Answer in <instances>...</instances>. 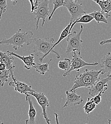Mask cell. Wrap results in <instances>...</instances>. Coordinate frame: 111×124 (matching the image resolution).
<instances>
[{"label":"cell","instance_id":"cell-35","mask_svg":"<svg viewBox=\"0 0 111 124\" xmlns=\"http://www.w3.org/2000/svg\"><path fill=\"white\" fill-rule=\"evenodd\" d=\"M109 17H110V16H111V15H109Z\"/></svg>","mask_w":111,"mask_h":124},{"label":"cell","instance_id":"cell-9","mask_svg":"<svg viewBox=\"0 0 111 124\" xmlns=\"http://www.w3.org/2000/svg\"><path fill=\"white\" fill-rule=\"evenodd\" d=\"M111 81V76H107L105 78L99 80L93 86L89 88V95L94 97L102 91H106L108 89V83Z\"/></svg>","mask_w":111,"mask_h":124},{"label":"cell","instance_id":"cell-33","mask_svg":"<svg viewBox=\"0 0 111 124\" xmlns=\"http://www.w3.org/2000/svg\"><path fill=\"white\" fill-rule=\"evenodd\" d=\"M73 0L76 2H78L79 1V0Z\"/></svg>","mask_w":111,"mask_h":124},{"label":"cell","instance_id":"cell-17","mask_svg":"<svg viewBox=\"0 0 111 124\" xmlns=\"http://www.w3.org/2000/svg\"><path fill=\"white\" fill-rule=\"evenodd\" d=\"M96 3L101 8V12L105 14L109 17L108 14L111 12V0H92Z\"/></svg>","mask_w":111,"mask_h":124},{"label":"cell","instance_id":"cell-20","mask_svg":"<svg viewBox=\"0 0 111 124\" xmlns=\"http://www.w3.org/2000/svg\"><path fill=\"white\" fill-rule=\"evenodd\" d=\"M94 19V17L90 15L89 14H85L84 15L81 16L75 22L73 23L72 24L70 28V31L71 32V30L74 27L76 24L78 23H88L91 22Z\"/></svg>","mask_w":111,"mask_h":124},{"label":"cell","instance_id":"cell-27","mask_svg":"<svg viewBox=\"0 0 111 124\" xmlns=\"http://www.w3.org/2000/svg\"><path fill=\"white\" fill-rule=\"evenodd\" d=\"M29 1L31 5V13H33L39 5V0H36L35 2L34 1V0H29Z\"/></svg>","mask_w":111,"mask_h":124},{"label":"cell","instance_id":"cell-30","mask_svg":"<svg viewBox=\"0 0 111 124\" xmlns=\"http://www.w3.org/2000/svg\"><path fill=\"white\" fill-rule=\"evenodd\" d=\"M54 115H55V119H56V124H60L59 122V115H58V114L56 113H54Z\"/></svg>","mask_w":111,"mask_h":124},{"label":"cell","instance_id":"cell-11","mask_svg":"<svg viewBox=\"0 0 111 124\" xmlns=\"http://www.w3.org/2000/svg\"><path fill=\"white\" fill-rule=\"evenodd\" d=\"M14 58L13 56L10 55L7 52L4 53L0 50V62L4 63L7 66V69L9 70L12 74V78L13 81L15 80L16 78L14 75V71L15 68L13 64Z\"/></svg>","mask_w":111,"mask_h":124},{"label":"cell","instance_id":"cell-16","mask_svg":"<svg viewBox=\"0 0 111 124\" xmlns=\"http://www.w3.org/2000/svg\"><path fill=\"white\" fill-rule=\"evenodd\" d=\"M72 23L70 22V23L66 26V27L62 31L59 39L58 40V41L54 44L51 50V52H52L53 53L55 54L56 55L57 58L58 59H59L60 58V56L59 54V53H57L56 51H54L53 50V49L55 48V47L57 46L58 45H59L62 40H63L65 38H66L68 36V35H69V34L71 32L70 31V28H71V26L72 25Z\"/></svg>","mask_w":111,"mask_h":124},{"label":"cell","instance_id":"cell-8","mask_svg":"<svg viewBox=\"0 0 111 124\" xmlns=\"http://www.w3.org/2000/svg\"><path fill=\"white\" fill-rule=\"evenodd\" d=\"M34 96L37 100L38 104L42 109V115L43 116L45 119L48 117L47 109L49 107V101L45 94L42 92H37L33 90L28 93V95Z\"/></svg>","mask_w":111,"mask_h":124},{"label":"cell","instance_id":"cell-18","mask_svg":"<svg viewBox=\"0 0 111 124\" xmlns=\"http://www.w3.org/2000/svg\"><path fill=\"white\" fill-rule=\"evenodd\" d=\"M89 14L94 17V19L97 23H103L106 24L108 23L107 18L108 17L105 14L102 12L101 11H95Z\"/></svg>","mask_w":111,"mask_h":124},{"label":"cell","instance_id":"cell-13","mask_svg":"<svg viewBox=\"0 0 111 124\" xmlns=\"http://www.w3.org/2000/svg\"><path fill=\"white\" fill-rule=\"evenodd\" d=\"M7 53L10 55H12L20 59L24 63V67L27 70H30L32 68H33L34 65L36 64L35 62V54H31L28 56L20 55L14 52L7 51Z\"/></svg>","mask_w":111,"mask_h":124},{"label":"cell","instance_id":"cell-14","mask_svg":"<svg viewBox=\"0 0 111 124\" xmlns=\"http://www.w3.org/2000/svg\"><path fill=\"white\" fill-rule=\"evenodd\" d=\"M31 96L32 95L29 94L26 95V100L28 101L29 104V109L28 112L29 118L25 120V124H37L36 122L37 113L34 108Z\"/></svg>","mask_w":111,"mask_h":124},{"label":"cell","instance_id":"cell-26","mask_svg":"<svg viewBox=\"0 0 111 124\" xmlns=\"http://www.w3.org/2000/svg\"><path fill=\"white\" fill-rule=\"evenodd\" d=\"M105 91H105V90L102 91L100 93H99L98 94H97L96 95H95L94 97H93L94 101L95 102V103L96 104V105H98L101 102L102 95V94L104 93L105 92Z\"/></svg>","mask_w":111,"mask_h":124},{"label":"cell","instance_id":"cell-19","mask_svg":"<svg viewBox=\"0 0 111 124\" xmlns=\"http://www.w3.org/2000/svg\"><path fill=\"white\" fill-rule=\"evenodd\" d=\"M52 59L50 60L46 63H36L34 65L33 68H34L36 71L42 75H44L46 72L49 71V64L50 62L52 61Z\"/></svg>","mask_w":111,"mask_h":124},{"label":"cell","instance_id":"cell-25","mask_svg":"<svg viewBox=\"0 0 111 124\" xmlns=\"http://www.w3.org/2000/svg\"><path fill=\"white\" fill-rule=\"evenodd\" d=\"M7 0H0V22L3 14L5 13L7 10Z\"/></svg>","mask_w":111,"mask_h":124},{"label":"cell","instance_id":"cell-10","mask_svg":"<svg viewBox=\"0 0 111 124\" xmlns=\"http://www.w3.org/2000/svg\"><path fill=\"white\" fill-rule=\"evenodd\" d=\"M76 91H66V100L65 104L64 105L63 108L68 106H76L81 104L83 102V99L81 96L77 94Z\"/></svg>","mask_w":111,"mask_h":124},{"label":"cell","instance_id":"cell-36","mask_svg":"<svg viewBox=\"0 0 111 124\" xmlns=\"http://www.w3.org/2000/svg\"><path fill=\"white\" fill-rule=\"evenodd\" d=\"M110 111H111V108H110Z\"/></svg>","mask_w":111,"mask_h":124},{"label":"cell","instance_id":"cell-22","mask_svg":"<svg viewBox=\"0 0 111 124\" xmlns=\"http://www.w3.org/2000/svg\"><path fill=\"white\" fill-rule=\"evenodd\" d=\"M10 77H12V74L9 70L0 71V85L1 87L4 86L5 83L8 82Z\"/></svg>","mask_w":111,"mask_h":124},{"label":"cell","instance_id":"cell-6","mask_svg":"<svg viewBox=\"0 0 111 124\" xmlns=\"http://www.w3.org/2000/svg\"><path fill=\"white\" fill-rule=\"evenodd\" d=\"M49 0H42L39 1L38 7L33 12L34 15L35 16L34 18L36 20V30L38 31L39 28V24L40 19L42 20V26L43 27L45 23L46 18L48 17L49 15Z\"/></svg>","mask_w":111,"mask_h":124},{"label":"cell","instance_id":"cell-24","mask_svg":"<svg viewBox=\"0 0 111 124\" xmlns=\"http://www.w3.org/2000/svg\"><path fill=\"white\" fill-rule=\"evenodd\" d=\"M71 61L69 58H65L62 61H59L58 63V66L60 69L64 71H68L71 66Z\"/></svg>","mask_w":111,"mask_h":124},{"label":"cell","instance_id":"cell-21","mask_svg":"<svg viewBox=\"0 0 111 124\" xmlns=\"http://www.w3.org/2000/svg\"><path fill=\"white\" fill-rule=\"evenodd\" d=\"M96 104L94 101L93 98H88L87 100L84 105L83 108L84 109L85 112L87 115H89L91 112L93 111L94 109L96 108Z\"/></svg>","mask_w":111,"mask_h":124},{"label":"cell","instance_id":"cell-29","mask_svg":"<svg viewBox=\"0 0 111 124\" xmlns=\"http://www.w3.org/2000/svg\"><path fill=\"white\" fill-rule=\"evenodd\" d=\"M6 69H7L6 65L4 63L0 62V71H4Z\"/></svg>","mask_w":111,"mask_h":124},{"label":"cell","instance_id":"cell-34","mask_svg":"<svg viewBox=\"0 0 111 124\" xmlns=\"http://www.w3.org/2000/svg\"><path fill=\"white\" fill-rule=\"evenodd\" d=\"M0 124H3V123L2 122H1V121H0Z\"/></svg>","mask_w":111,"mask_h":124},{"label":"cell","instance_id":"cell-28","mask_svg":"<svg viewBox=\"0 0 111 124\" xmlns=\"http://www.w3.org/2000/svg\"><path fill=\"white\" fill-rule=\"evenodd\" d=\"M111 44V38L102 41L100 42V45L101 46H104L105 44Z\"/></svg>","mask_w":111,"mask_h":124},{"label":"cell","instance_id":"cell-5","mask_svg":"<svg viewBox=\"0 0 111 124\" xmlns=\"http://www.w3.org/2000/svg\"><path fill=\"white\" fill-rule=\"evenodd\" d=\"M98 64V62H94L92 63H88L85 62L80 55V54H77V51L73 52L72 59L71 61V64L70 69L66 71L63 75L64 77L69 76L72 71H76L79 72L80 69L86 66H96Z\"/></svg>","mask_w":111,"mask_h":124},{"label":"cell","instance_id":"cell-12","mask_svg":"<svg viewBox=\"0 0 111 124\" xmlns=\"http://www.w3.org/2000/svg\"><path fill=\"white\" fill-rule=\"evenodd\" d=\"M9 85L10 86L13 87L15 91L25 95H28V93L33 90L31 85H29L26 83L17 79L13 82H10Z\"/></svg>","mask_w":111,"mask_h":124},{"label":"cell","instance_id":"cell-32","mask_svg":"<svg viewBox=\"0 0 111 124\" xmlns=\"http://www.w3.org/2000/svg\"><path fill=\"white\" fill-rule=\"evenodd\" d=\"M108 124H111V120L110 119L108 120Z\"/></svg>","mask_w":111,"mask_h":124},{"label":"cell","instance_id":"cell-2","mask_svg":"<svg viewBox=\"0 0 111 124\" xmlns=\"http://www.w3.org/2000/svg\"><path fill=\"white\" fill-rule=\"evenodd\" d=\"M33 33L32 31H23L21 29L14 33L11 37L4 38L0 41V45H12L15 50L22 47L24 44L30 45L33 42Z\"/></svg>","mask_w":111,"mask_h":124},{"label":"cell","instance_id":"cell-23","mask_svg":"<svg viewBox=\"0 0 111 124\" xmlns=\"http://www.w3.org/2000/svg\"><path fill=\"white\" fill-rule=\"evenodd\" d=\"M53 4L54 5L53 9L51 13L50 14V16L48 17V20L49 21L52 20V16L54 14L56 11L60 7L64 6L65 5V0H54L53 2Z\"/></svg>","mask_w":111,"mask_h":124},{"label":"cell","instance_id":"cell-4","mask_svg":"<svg viewBox=\"0 0 111 124\" xmlns=\"http://www.w3.org/2000/svg\"><path fill=\"white\" fill-rule=\"evenodd\" d=\"M84 27L82 25L80 26V31L78 33L75 31L69 34L66 37L67 46L66 48V53L68 54L71 52L74 51L78 52V54H81L83 40H81V36L83 31Z\"/></svg>","mask_w":111,"mask_h":124},{"label":"cell","instance_id":"cell-37","mask_svg":"<svg viewBox=\"0 0 111 124\" xmlns=\"http://www.w3.org/2000/svg\"></svg>","mask_w":111,"mask_h":124},{"label":"cell","instance_id":"cell-3","mask_svg":"<svg viewBox=\"0 0 111 124\" xmlns=\"http://www.w3.org/2000/svg\"><path fill=\"white\" fill-rule=\"evenodd\" d=\"M54 38L46 37L35 38L33 39L34 43V54L39 57V61L43 62L44 59L51 53V50L54 45Z\"/></svg>","mask_w":111,"mask_h":124},{"label":"cell","instance_id":"cell-1","mask_svg":"<svg viewBox=\"0 0 111 124\" xmlns=\"http://www.w3.org/2000/svg\"><path fill=\"white\" fill-rule=\"evenodd\" d=\"M102 72V69L89 70L85 69L81 73L78 72L70 91H76L77 89L81 87L90 88L100 80L99 76Z\"/></svg>","mask_w":111,"mask_h":124},{"label":"cell","instance_id":"cell-7","mask_svg":"<svg viewBox=\"0 0 111 124\" xmlns=\"http://www.w3.org/2000/svg\"><path fill=\"white\" fill-rule=\"evenodd\" d=\"M64 6L66 8L70 14V22L72 23L81 16L86 14L82 7V3L76 2L73 0H65Z\"/></svg>","mask_w":111,"mask_h":124},{"label":"cell","instance_id":"cell-15","mask_svg":"<svg viewBox=\"0 0 111 124\" xmlns=\"http://www.w3.org/2000/svg\"><path fill=\"white\" fill-rule=\"evenodd\" d=\"M101 68L102 70L101 75L107 74L111 76V53L108 52L101 59Z\"/></svg>","mask_w":111,"mask_h":124},{"label":"cell","instance_id":"cell-31","mask_svg":"<svg viewBox=\"0 0 111 124\" xmlns=\"http://www.w3.org/2000/svg\"><path fill=\"white\" fill-rule=\"evenodd\" d=\"M46 121V122L47 124H51L50 123V121H51V119H50L48 117H47L46 119H45Z\"/></svg>","mask_w":111,"mask_h":124}]
</instances>
